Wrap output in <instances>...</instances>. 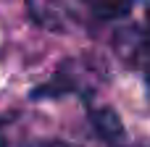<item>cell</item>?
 Wrapping results in <instances>:
<instances>
[{"label": "cell", "mask_w": 150, "mask_h": 147, "mask_svg": "<svg viewBox=\"0 0 150 147\" xmlns=\"http://www.w3.org/2000/svg\"><path fill=\"white\" fill-rule=\"evenodd\" d=\"M90 124L98 132V137L105 139V142H111V145L124 139V126H121L119 116L111 108H92L90 110Z\"/></svg>", "instance_id": "6da1fadb"}, {"label": "cell", "mask_w": 150, "mask_h": 147, "mask_svg": "<svg viewBox=\"0 0 150 147\" xmlns=\"http://www.w3.org/2000/svg\"><path fill=\"white\" fill-rule=\"evenodd\" d=\"M92 11L103 18H119L124 13H129L132 8V0H90Z\"/></svg>", "instance_id": "7a4b0ae2"}, {"label": "cell", "mask_w": 150, "mask_h": 147, "mask_svg": "<svg viewBox=\"0 0 150 147\" xmlns=\"http://www.w3.org/2000/svg\"><path fill=\"white\" fill-rule=\"evenodd\" d=\"M29 147H74V145H66V142H32Z\"/></svg>", "instance_id": "3957f363"}]
</instances>
